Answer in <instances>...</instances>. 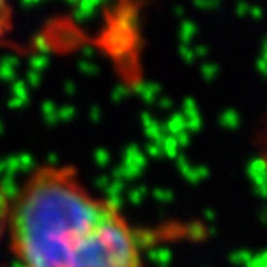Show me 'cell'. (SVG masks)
Wrapping results in <instances>:
<instances>
[{
  "instance_id": "6da1fadb",
  "label": "cell",
  "mask_w": 267,
  "mask_h": 267,
  "mask_svg": "<svg viewBox=\"0 0 267 267\" xmlns=\"http://www.w3.org/2000/svg\"><path fill=\"white\" fill-rule=\"evenodd\" d=\"M5 241L16 267H148L122 208L64 163L38 165L17 188Z\"/></svg>"
},
{
  "instance_id": "3957f363",
  "label": "cell",
  "mask_w": 267,
  "mask_h": 267,
  "mask_svg": "<svg viewBox=\"0 0 267 267\" xmlns=\"http://www.w3.org/2000/svg\"><path fill=\"white\" fill-rule=\"evenodd\" d=\"M14 28L13 0H0V44H4Z\"/></svg>"
},
{
  "instance_id": "277c9868",
  "label": "cell",
  "mask_w": 267,
  "mask_h": 267,
  "mask_svg": "<svg viewBox=\"0 0 267 267\" xmlns=\"http://www.w3.org/2000/svg\"><path fill=\"white\" fill-rule=\"evenodd\" d=\"M257 148H259V158L262 161V167L267 173V115L264 118V124L260 127L259 139H257Z\"/></svg>"
},
{
  "instance_id": "7a4b0ae2",
  "label": "cell",
  "mask_w": 267,
  "mask_h": 267,
  "mask_svg": "<svg viewBox=\"0 0 267 267\" xmlns=\"http://www.w3.org/2000/svg\"><path fill=\"white\" fill-rule=\"evenodd\" d=\"M11 205H13V196L9 194L4 182L0 181V243L4 241V239H7Z\"/></svg>"
}]
</instances>
